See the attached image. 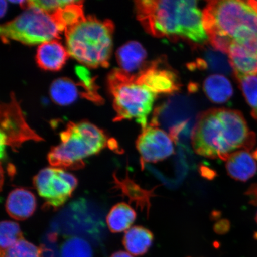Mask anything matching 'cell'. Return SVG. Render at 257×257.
<instances>
[{
    "mask_svg": "<svg viewBox=\"0 0 257 257\" xmlns=\"http://www.w3.org/2000/svg\"><path fill=\"white\" fill-rule=\"evenodd\" d=\"M194 152L211 159L226 161L233 153L251 150L256 142L245 118L239 111L216 108L205 111L195 122L191 133Z\"/></svg>",
    "mask_w": 257,
    "mask_h": 257,
    "instance_id": "obj_1",
    "label": "cell"
},
{
    "mask_svg": "<svg viewBox=\"0 0 257 257\" xmlns=\"http://www.w3.org/2000/svg\"><path fill=\"white\" fill-rule=\"evenodd\" d=\"M136 9L138 21L154 37L181 38L198 44L208 39L197 2L143 0L136 2Z\"/></svg>",
    "mask_w": 257,
    "mask_h": 257,
    "instance_id": "obj_2",
    "label": "cell"
},
{
    "mask_svg": "<svg viewBox=\"0 0 257 257\" xmlns=\"http://www.w3.org/2000/svg\"><path fill=\"white\" fill-rule=\"evenodd\" d=\"M202 13L205 30L215 49L227 54L231 44L246 46L257 41V12L248 2H209Z\"/></svg>",
    "mask_w": 257,
    "mask_h": 257,
    "instance_id": "obj_3",
    "label": "cell"
},
{
    "mask_svg": "<svg viewBox=\"0 0 257 257\" xmlns=\"http://www.w3.org/2000/svg\"><path fill=\"white\" fill-rule=\"evenodd\" d=\"M60 138V144L51 148L48 154V162L53 168L78 170L85 166V159L105 149L118 152L115 140L86 121L69 122Z\"/></svg>",
    "mask_w": 257,
    "mask_h": 257,
    "instance_id": "obj_4",
    "label": "cell"
},
{
    "mask_svg": "<svg viewBox=\"0 0 257 257\" xmlns=\"http://www.w3.org/2000/svg\"><path fill=\"white\" fill-rule=\"evenodd\" d=\"M114 30V24L110 20L85 16L64 31L69 56L92 68L107 67Z\"/></svg>",
    "mask_w": 257,
    "mask_h": 257,
    "instance_id": "obj_5",
    "label": "cell"
},
{
    "mask_svg": "<svg viewBox=\"0 0 257 257\" xmlns=\"http://www.w3.org/2000/svg\"><path fill=\"white\" fill-rule=\"evenodd\" d=\"M108 85L113 98L115 121L134 119L147 127L148 117L153 110L157 95L138 81L136 75L121 69L112 70Z\"/></svg>",
    "mask_w": 257,
    "mask_h": 257,
    "instance_id": "obj_6",
    "label": "cell"
},
{
    "mask_svg": "<svg viewBox=\"0 0 257 257\" xmlns=\"http://www.w3.org/2000/svg\"><path fill=\"white\" fill-rule=\"evenodd\" d=\"M63 32L53 12L50 14L37 9H27L0 27V34L4 43L15 40L28 45L57 40Z\"/></svg>",
    "mask_w": 257,
    "mask_h": 257,
    "instance_id": "obj_7",
    "label": "cell"
},
{
    "mask_svg": "<svg viewBox=\"0 0 257 257\" xmlns=\"http://www.w3.org/2000/svg\"><path fill=\"white\" fill-rule=\"evenodd\" d=\"M78 183L71 173L53 167L42 169L33 179L34 187L44 200V207L53 210L66 203Z\"/></svg>",
    "mask_w": 257,
    "mask_h": 257,
    "instance_id": "obj_8",
    "label": "cell"
},
{
    "mask_svg": "<svg viewBox=\"0 0 257 257\" xmlns=\"http://www.w3.org/2000/svg\"><path fill=\"white\" fill-rule=\"evenodd\" d=\"M40 141L43 138L29 126L25 120L20 106L14 95L8 104L1 107V134L0 148L1 159L6 156V147L9 146L14 151L28 141Z\"/></svg>",
    "mask_w": 257,
    "mask_h": 257,
    "instance_id": "obj_9",
    "label": "cell"
},
{
    "mask_svg": "<svg viewBox=\"0 0 257 257\" xmlns=\"http://www.w3.org/2000/svg\"><path fill=\"white\" fill-rule=\"evenodd\" d=\"M79 76L82 83H75L72 80L62 78L57 79L52 83L50 88V94L52 100L60 105L72 104L79 96L95 102H101L102 99L99 95L92 81L85 69L80 67Z\"/></svg>",
    "mask_w": 257,
    "mask_h": 257,
    "instance_id": "obj_10",
    "label": "cell"
},
{
    "mask_svg": "<svg viewBox=\"0 0 257 257\" xmlns=\"http://www.w3.org/2000/svg\"><path fill=\"white\" fill-rule=\"evenodd\" d=\"M141 165L157 163L168 159L175 153L171 137L161 128L152 126L143 130L136 141Z\"/></svg>",
    "mask_w": 257,
    "mask_h": 257,
    "instance_id": "obj_11",
    "label": "cell"
},
{
    "mask_svg": "<svg viewBox=\"0 0 257 257\" xmlns=\"http://www.w3.org/2000/svg\"><path fill=\"white\" fill-rule=\"evenodd\" d=\"M136 76L141 84L156 95L173 94L181 86L176 72L162 60H157L144 67Z\"/></svg>",
    "mask_w": 257,
    "mask_h": 257,
    "instance_id": "obj_12",
    "label": "cell"
},
{
    "mask_svg": "<svg viewBox=\"0 0 257 257\" xmlns=\"http://www.w3.org/2000/svg\"><path fill=\"white\" fill-rule=\"evenodd\" d=\"M6 210L14 219L24 221L34 214L37 208V199L30 191L25 188H16L8 195Z\"/></svg>",
    "mask_w": 257,
    "mask_h": 257,
    "instance_id": "obj_13",
    "label": "cell"
},
{
    "mask_svg": "<svg viewBox=\"0 0 257 257\" xmlns=\"http://www.w3.org/2000/svg\"><path fill=\"white\" fill-rule=\"evenodd\" d=\"M68 51L57 40L46 42L38 47L36 61L45 70L57 71L62 68L69 57Z\"/></svg>",
    "mask_w": 257,
    "mask_h": 257,
    "instance_id": "obj_14",
    "label": "cell"
},
{
    "mask_svg": "<svg viewBox=\"0 0 257 257\" xmlns=\"http://www.w3.org/2000/svg\"><path fill=\"white\" fill-rule=\"evenodd\" d=\"M226 162L228 175L235 181L246 182L256 173L257 162L248 151H237L231 154Z\"/></svg>",
    "mask_w": 257,
    "mask_h": 257,
    "instance_id": "obj_15",
    "label": "cell"
},
{
    "mask_svg": "<svg viewBox=\"0 0 257 257\" xmlns=\"http://www.w3.org/2000/svg\"><path fill=\"white\" fill-rule=\"evenodd\" d=\"M227 54L236 77L257 76V54L234 43L230 45Z\"/></svg>",
    "mask_w": 257,
    "mask_h": 257,
    "instance_id": "obj_16",
    "label": "cell"
},
{
    "mask_svg": "<svg viewBox=\"0 0 257 257\" xmlns=\"http://www.w3.org/2000/svg\"><path fill=\"white\" fill-rule=\"evenodd\" d=\"M147 57L146 49L137 41L128 42L118 48L116 52L120 69L131 74L143 67Z\"/></svg>",
    "mask_w": 257,
    "mask_h": 257,
    "instance_id": "obj_17",
    "label": "cell"
},
{
    "mask_svg": "<svg viewBox=\"0 0 257 257\" xmlns=\"http://www.w3.org/2000/svg\"><path fill=\"white\" fill-rule=\"evenodd\" d=\"M153 234L147 228L136 226L125 232L123 244L128 253L135 256L143 255L152 246Z\"/></svg>",
    "mask_w": 257,
    "mask_h": 257,
    "instance_id": "obj_18",
    "label": "cell"
},
{
    "mask_svg": "<svg viewBox=\"0 0 257 257\" xmlns=\"http://www.w3.org/2000/svg\"><path fill=\"white\" fill-rule=\"evenodd\" d=\"M137 218V213L130 205L120 202L109 212L106 222L111 232L117 233L130 229Z\"/></svg>",
    "mask_w": 257,
    "mask_h": 257,
    "instance_id": "obj_19",
    "label": "cell"
},
{
    "mask_svg": "<svg viewBox=\"0 0 257 257\" xmlns=\"http://www.w3.org/2000/svg\"><path fill=\"white\" fill-rule=\"evenodd\" d=\"M204 90L207 97L217 104L226 102L232 97L233 93L229 80L219 74L211 75L205 79Z\"/></svg>",
    "mask_w": 257,
    "mask_h": 257,
    "instance_id": "obj_20",
    "label": "cell"
},
{
    "mask_svg": "<svg viewBox=\"0 0 257 257\" xmlns=\"http://www.w3.org/2000/svg\"><path fill=\"white\" fill-rule=\"evenodd\" d=\"M47 249L34 245L24 238L8 249L1 250V257H47Z\"/></svg>",
    "mask_w": 257,
    "mask_h": 257,
    "instance_id": "obj_21",
    "label": "cell"
},
{
    "mask_svg": "<svg viewBox=\"0 0 257 257\" xmlns=\"http://www.w3.org/2000/svg\"><path fill=\"white\" fill-rule=\"evenodd\" d=\"M221 51L214 50H209L205 54L204 59L198 62L199 67H207L213 71L222 74H228L233 70L231 66L229 58Z\"/></svg>",
    "mask_w": 257,
    "mask_h": 257,
    "instance_id": "obj_22",
    "label": "cell"
},
{
    "mask_svg": "<svg viewBox=\"0 0 257 257\" xmlns=\"http://www.w3.org/2000/svg\"><path fill=\"white\" fill-rule=\"evenodd\" d=\"M61 257H92L90 244L81 237L73 236L67 238L60 248Z\"/></svg>",
    "mask_w": 257,
    "mask_h": 257,
    "instance_id": "obj_23",
    "label": "cell"
},
{
    "mask_svg": "<svg viewBox=\"0 0 257 257\" xmlns=\"http://www.w3.org/2000/svg\"><path fill=\"white\" fill-rule=\"evenodd\" d=\"M236 78L244 97L251 109L252 116L257 120V76H239Z\"/></svg>",
    "mask_w": 257,
    "mask_h": 257,
    "instance_id": "obj_24",
    "label": "cell"
},
{
    "mask_svg": "<svg viewBox=\"0 0 257 257\" xmlns=\"http://www.w3.org/2000/svg\"><path fill=\"white\" fill-rule=\"evenodd\" d=\"M24 238L19 225L12 221H3L0 226V245L1 250L8 249Z\"/></svg>",
    "mask_w": 257,
    "mask_h": 257,
    "instance_id": "obj_25",
    "label": "cell"
},
{
    "mask_svg": "<svg viewBox=\"0 0 257 257\" xmlns=\"http://www.w3.org/2000/svg\"><path fill=\"white\" fill-rule=\"evenodd\" d=\"M73 1H25V2H19L21 7L24 9L27 10L29 9H37L40 10V11H43L45 12L53 13L57 11L61 8H63L64 6L73 3Z\"/></svg>",
    "mask_w": 257,
    "mask_h": 257,
    "instance_id": "obj_26",
    "label": "cell"
},
{
    "mask_svg": "<svg viewBox=\"0 0 257 257\" xmlns=\"http://www.w3.org/2000/svg\"><path fill=\"white\" fill-rule=\"evenodd\" d=\"M245 194L249 199V203L257 207V184L250 186Z\"/></svg>",
    "mask_w": 257,
    "mask_h": 257,
    "instance_id": "obj_27",
    "label": "cell"
},
{
    "mask_svg": "<svg viewBox=\"0 0 257 257\" xmlns=\"http://www.w3.org/2000/svg\"><path fill=\"white\" fill-rule=\"evenodd\" d=\"M110 257H134L131 253L124 251H118L112 253Z\"/></svg>",
    "mask_w": 257,
    "mask_h": 257,
    "instance_id": "obj_28",
    "label": "cell"
},
{
    "mask_svg": "<svg viewBox=\"0 0 257 257\" xmlns=\"http://www.w3.org/2000/svg\"><path fill=\"white\" fill-rule=\"evenodd\" d=\"M6 6H7V5H6V3L5 2H1V15L2 16L4 14V13L5 12V9H6Z\"/></svg>",
    "mask_w": 257,
    "mask_h": 257,
    "instance_id": "obj_29",
    "label": "cell"
},
{
    "mask_svg": "<svg viewBox=\"0 0 257 257\" xmlns=\"http://www.w3.org/2000/svg\"><path fill=\"white\" fill-rule=\"evenodd\" d=\"M252 156L257 162V148L252 153Z\"/></svg>",
    "mask_w": 257,
    "mask_h": 257,
    "instance_id": "obj_30",
    "label": "cell"
},
{
    "mask_svg": "<svg viewBox=\"0 0 257 257\" xmlns=\"http://www.w3.org/2000/svg\"><path fill=\"white\" fill-rule=\"evenodd\" d=\"M255 220H256V223H257V213H256V214Z\"/></svg>",
    "mask_w": 257,
    "mask_h": 257,
    "instance_id": "obj_31",
    "label": "cell"
}]
</instances>
